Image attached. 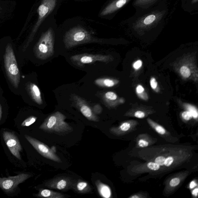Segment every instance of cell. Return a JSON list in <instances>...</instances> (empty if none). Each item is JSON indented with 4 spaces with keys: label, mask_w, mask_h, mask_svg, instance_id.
Segmentation results:
<instances>
[{
    "label": "cell",
    "mask_w": 198,
    "mask_h": 198,
    "mask_svg": "<svg viewBox=\"0 0 198 198\" xmlns=\"http://www.w3.org/2000/svg\"><path fill=\"white\" fill-rule=\"evenodd\" d=\"M184 107L186 110L191 114L192 118L195 119H197L198 113L197 109L196 107L191 104H185Z\"/></svg>",
    "instance_id": "26"
},
{
    "label": "cell",
    "mask_w": 198,
    "mask_h": 198,
    "mask_svg": "<svg viewBox=\"0 0 198 198\" xmlns=\"http://www.w3.org/2000/svg\"><path fill=\"white\" fill-rule=\"evenodd\" d=\"M144 90H144V87L141 85H138L137 86L136 89L137 93L138 94L143 93L144 92Z\"/></svg>",
    "instance_id": "36"
},
{
    "label": "cell",
    "mask_w": 198,
    "mask_h": 198,
    "mask_svg": "<svg viewBox=\"0 0 198 198\" xmlns=\"http://www.w3.org/2000/svg\"><path fill=\"white\" fill-rule=\"evenodd\" d=\"M150 83L151 88L154 90H155L158 87V83L155 78H151Z\"/></svg>",
    "instance_id": "34"
},
{
    "label": "cell",
    "mask_w": 198,
    "mask_h": 198,
    "mask_svg": "<svg viewBox=\"0 0 198 198\" xmlns=\"http://www.w3.org/2000/svg\"><path fill=\"white\" fill-rule=\"evenodd\" d=\"M137 144L140 148H144L154 143L153 140L146 134H141L137 138Z\"/></svg>",
    "instance_id": "22"
},
{
    "label": "cell",
    "mask_w": 198,
    "mask_h": 198,
    "mask_svg": "<svg viewBox=\"0 0 198 198\" xmlns=\"http://www.w3.org/2000/svg\"><path fill=\"white\" fill-rule=\"evenodd\" d=\"M4 63L8 80L15 88H18L20 82V73L12 45L8 43L5 48Z\"/></svg>",
    "instance_id": "3"
},
{
    "label": "cell",
    "mask_w": 198,
    "mask_h": 198,
    "mask_svg": "<svg viewBox=\"0 0 198 198\" xmlns=\"http://www.w3.org/2000/svg\"><path fill=\"white\" fill-rule=\"evenodd\" d=\"M180 72L181 75L185 78H188L191 75V72L187 66H183L181 67Z\"/></svg>",
    "instance_id": "29"
},
{
    "label": "cell",
    "mask_w": 198,
    "mask_h": 198,
    "mask_svg": "<svg viewBox=\"0 0 198 198\" xmlns=\"http://www.w3.org/2000/svg\"><path fill=\"white\" fill-rule=\"evenodd\" d=\"M138 124L136 121L133 120L126 121L118 127H111L110 129V131L114 135L118 136H122L134 130Z\"/></svg>",
    "instance_id": "13"
},
{
    "label": "cell",
    "mask_w": 198,
    "mask_h": 198,
    "mask_svg": "<svg viewBox=\"0 0 198 198\" xmlns=\"http://www.w3.org/2000/svg\"><path fill=\"white\" fill-rule=\"evenodd\" d=\"M56 0H43L38 9L39 19L29 36L27 42L23 47V51L26 50L29 44L32 42L35 33L44 19L54 9Z\"/></svg>",
    "instance_id": "6"
},
{
    "label": "cell",
    "mask_w": 198,
    "mask_h": 198,
    "mask_svg": "<svg viewBox=\"0 0 198 198\" xmlns=\"http://www.w3.org/2000/svg\"><path fill=\"white\" fill-rule=\"evenodd\" d=\"M95 184L99 194L102 197L110 198L111 197L112 193L109 186L99 180L95 182Z\"/></svg>",
    "instance_id": "20"
},
{
    "label": "cell",
    "mask_w": 198,
    "mask_h": 198,
    "mask_svg": "<svg viewBox=\"0 0 198 198\" xmlns=\"http://www.w3.org/2000/svg\"><path fill=\"white\" fill-rule=\"evenodd\" d=\"M3 138L7 147L12 155L19 159H21L20 152L22 150V147L17 137L13 133L4 131Z\"/></svg>",
    "instance_id": "11"
},
{
    "label": "cell",
    "mask_w": 198,
    "mask_h": 198,
    "mask_svg": "<svg viewBox=\"0 0 198 198\" xmlns=\"http://www.w3.org/2000/svg\"><path fill=\"white\" fill-rule=\"evenodd\" d=\"M193 189L192 191V195L195 197H196L197 196L198 189L197 187H195Z\"/></svg>",
    "instance_id": "39"
},
{
    "label": "cell",
    "mask_w": 198,
    "mask_h": 198,
    "mask_svg": "<svg viewBox=\"0 0 198 198\" xmlns=\"http://www.w3.org/2000/svg\"><path fill=\"white\" fill-rule=\"evenodd\" d=\"M162 169L161 166L155 162L151 161L146 163L136 165L131 169L133 173L139 174L144 172H156Z\"/></svg>",
    "instance_id": "14"
},
{
    "label": "cell",
    "mask_w": 198,
    "mask_h": 198,
    "mask_svg": "<svg viewBox=\"0 0 198 198\" xmlns=\"http://www.w3.org/2000/svg\"><path fill=\"white\" fill-rule=\"evenodd\" d=\"M167 9L164 3L161 2L148 9H137L136 13L128 21V25L137 29H148L155 26H162L167 15Z\"/></svg>",
    "instance_id": "1"
},
{
    "label": "cell",
    "mask_w": 198,
    "mask_h": 198,
    "mask_svg": "<svg viewBox=\"0 0 198 198\" xmlns=\"http://www.w3.org/2000/svg\"><path fill=\"white\" fill-rule=\"evenodd\" d=\"M92 110L93 112L96 114H101L102 111V108L101 106L98 104L95 105Z\"/></svg>",
    "instance_id": "32"
},
{
    "label": "cell",
    "mask_w": 198,
    "mask_h": 198,
    "mask_svg": "<svg viewBox=\"0 0 198 198\" xmlns=\"http://www.w3.org/2000/svg\"><path fill=\"white\" fill-rule=\"evenodd\" d=\"M97 42L87 31L80 27L72 28L65 35L64 43L66 49H70L76 45Z\"/></svg>",
    "instance_id": "5"
},
{
    "label": "cell",
    "mask_w": 198,
    "mask_h": 198,
    "mask_svg": "<svg viewBox=\"0 0 198 198\" xmlns=\"http://www.w3.org/2000/svg\"><path fill=\"white\" fill-rule=\"evenodd\" d=\"M74 182V180L68 177H56L46 182L45 186L50 189L65 191L72 189Z\"/></svg>",
    "instance_id": "12"
},
{
    "label": "cell",
    "mask_w": 198,
    "mask_h": 198,
    "mask_svg": "<svg viewBox=\"0 0 198 198\" xmlns=\"http://www.w3.org/2000/svg\"><path fill=\"white\" fill-rule=\"evenodd\" d=\"M145 193H142V192H139V193L135 194L132 196H129V198H147L148 196Z\"/></svg>",
    "instance_id": "33"
},
{
    "label": "cell",
    "mask_w": 198,
    "mask_h": 198,
    "mask_svg": "<svg viewBox=\"0 0 198 198\" xmlns=\"http://www.w3.org/2000/svg\"><path fill=\"white\" fill-rule=\"evenodd\" d=\"M27 89L32 100L37 104L41 105L43 104L40 90L36 84L29 83L27 86Z\"/></svg>",
    "instance_id": "17"
},
{
    "label": "cell",
    "mask_w": 198,
    "mask_h": 198,
    "mask_svg": "<svg viewBox=\"0 0 198 198\" xmlns=\"http://www.w3.org/2000/svg\"><path fill=\"white\" fill-rule=\"evenodd\" d=\"M197 184L196 182V181L193 180L189 184V187L190 189H193L194 188L197 186Z\"/></svg>",
    "instance_id": "37"
},
{
    "label": "cell",
    "mask_w": 198,
    "mask_h": 198,
    "mask_svg": "<svg viewBox=\"0 0 198 198\" xmlns=\"http://www.w3.org/2000/svg\"><path fill=\"white\" fill-rule=\"evenodd\" d=\"M130 1V0H114L103 10L100 14V15L101 16H104L114 13L122 8Z\"/></svg>",
    "instance_id": "16"
},
{
    "label": "cell",
    "mask_w": 198,
    "mask_h": 198,
    "mask_svg": "<svg viewBox=\"0 0 198 198\" xmlns=\"http://www.w3.org/2000/svg\"><path fill=\"white\" fill-rule=\"evenodd\" d=\"M2 106H1V104H0V121H1V118H2Z\"/></svg>",
    "instance_id": "40"
},
{
    "label": "cell",
    "mask_w": 198,
    "mask_h": 198,
    "mask_svg": "<svg viewBox=\"0 0 198 198\" xmlns=\"http://www.w3.org/2000/svg\"><path fill=\"white\" fill-rule=\"evenodd\" d=\"M138 95V96H139V97H140V98L143 99L144 100H148V95H147L146 93H144V92L143 93H141V94H139Z\"/></svg>",
    "instance_id": "38"
},
{
    "label": "cell",
    "mask_w": 198,
    "mask_h": 198,
    "mask_svg": "<svg viewBox=\"0 0 198 198\" xmlns=\"http://www.w3.org/2000/svg\"><path fill=\"white\" fill-rule=\"evenodd\" d=\"M117 98V95L112 91L107 92L104 94V101L108 104L110 102L115 101Z\"/></svg>",
    "instance_id": "25"
},
{
    "label": "cell",
    "mask_w": 198,
    "mask_h": 198,
    "mask_svg": "<svg viewBox=\"0 0 198 198\" xmlns=\"http://www.w3.org/2000/svg\"><path fill=\"white\" fill-rule=\"evenodd\" d=\"M66 117L59 111L50 114L39 126L42 131L50 134L65 135L73 131V127L65 121Z\"/></svg>",
    "instance_id": "2"
},
{
    "label": "cell",
    "mask_w": 198,
    "mask_h": 198,
    "mask_svg": "<svg viewBox=\"0 0 198 198\" xmlns=\"http://www.w3.org/2000/svg\"><path fill=\"white\" fill-rule=\"evenodd\" d=\"M37 117L34 116H30L28 117L22 123V127H28L32 125L36 121Z\"/></svg>",
    "instance_id": "28"
},
{
    "label": "cell",
    "mask_w": 198,
    "mask_h": 198,
    "mask_svg": "<svg viewBox=\"0 0 198 198\" xmlns=\"http://www.w3.org/2000/svg\"><path fill=\"white\" fill-rule=\"evenodd\" d=\"M181 116L182 118L185 121H189L192 118L191 114L187 110L182 112Z\"/></svg>",
    "instance_id": "30"
},
{
    "label": "cell",
    "mask_w": 198,
    "mask_h": 198,
    "mask_svg": "<svg viewBox=\"0 0 198 198\" xmlns=\"http://www.w3.org/2000/svg\"><path fill=\"white\" fill-rule=\"evenodd\" d=\"M31 177L28 174L22 173L8 178H0V188L6 193H11L19 184L23 183Z\"/></svg>",
    "instance_id": "9"
},
{
    "label": "cell",
    "mask_w": 198,
    "mask_h": 198,
    "mask_svg": "<svg viewBox=\"0 0 198 198\" xmlns=\"http://www.w3.org/2000/svg\"><path fill=\"white\" fill-rule=\"evenodd\" d=\"M134 117L138 118H143L146 116V114L144 111L138 110L134 113Z\"/></svg>",
    "instance_id": "31"
},
{
    "label": "cell",
    "mask_w": 198,
    "mask_h": 198,
    "mask_svg": "<svg viewBox=\"0 0 198 198\" xmlns=\"http://www.w3.org/2000/svg\"><path fill=\"white\" fill-rule=\"evenodd\" d=\"M160 2L161 0H134L133 5L136 9H146Z\"/></svg>",
    "instance_id": "19"
},
{
    "label": "cell",
    "mask_w": 198,
    "mask_h": 198,
    "mask_svg": "<svg viewBox=\"0 0 198 198\" xmlns=\"http://www.w3.org/2000/svg\"><path fill=\"white\" fill-rule=\"evenodd\" d=\"M72 189L74 191L80 193H88L91 191V188L89 183L81 179L74 180Z\"/></svg>",
    "instance_id": "18"
},
{
    "label": "cell",
    "mask_w": 198,
    "mask_h": 198,
    "mask_svg": "<svg viewBox=\"0 0 198 198\" xmlns=\"http://www.w3.org/2000/svg\"><path fill=\"white\" fill-rule=\"evenodd\" d=\"M118 83L117 80L108 78H100L94 81L95 84L101 87H112Z\"/></svg>",
    "instance_id": "23"
},
{
    "label": "cell",
    "mask_w": 198,
    "mask_h": 198,
    "mask_svg": "<svg viewBox=\"0 0 198 198\" xmlns=\"http://www.w3.org/2000/svg\"><path fill=\"white\" fill-rule=\"evenodd\" d=\"M165 159L166 158L165 157L159 154H158V155H155V157H152V161L155 162L161 166H164Z\"/></svg>",
    "instance_id": "27"
},
{
    "label": "cell",
    "mask_w": 198,
    "mask_h": 198,
    "mask_svg": "<svg viewBox=\"0 0 198 198\" xmlns=\"http://www.w3.org/2000/svg\"><path fill=\"white\" fill-rule=\"evenodd\" d=\"M188 174L189 172H182L171 178L168 183H167L165 188L166 192L170 193V192L173 191L175 189H176V188L179 186Z\"/></svg>",
    "instance_id": "15"
},
{
    "label": "cell",
    "mask_w": 198,
    "mask_h": 198,
    "mask_svg": "<svg viewBox=\"0 0 198 198\" xmlns=\"http://www.w3.org/2000/svg\"><path fill=\"white\" fill-rule=\"evenodd\" d=\"M72 99L76 107L86 118L90 121H99L100 120L98 117L93 112V110L85 100L75 94L72 95Z\"/></svg>",
    "instance_id": "10"
},
{
    "label": "cell",
    "mask_w": 198,
    "mask_h": 198,
    "mask_svg": "<svg viewBox=\"0 0 198 198\" xmlns=\"http://www.w3.org/2000/svg\"><path fill=\"white\" fill-rule=\"evenodd\" d=\"M147 121L149 125L160 135L162 136H165L166 137L170 135L169 133L168 132L164 127L152 121L151 119L148 118Z\"/></svg>",
    "instance_id": "24"
},
{
    "label": "cell",
    "mask_w": 198,
    "mask_h": 198,
    "mask_svg": "<svg viewBox=\"0 0 198 198\" xmlns=\"http://www.w3.org/2000/svg\"><path fill=\"white\" fill-rule=\"evenodd\" d=\"M111 58L110 56L88 53L74 55L70 57L72 63L80 67L84 66V65L93 63L96 62L108 63L111 60Z\"/></svg>",
    "instance_id": "8"
},
{
    "label": "cell",
    "mask_w": 198,
    "mask_h": 198,
    "mask_svg": "<svg viewBox=\"0 0 198 198\" xmlns=\"http://www.w3.org/2000/svg\"><path fill=\"white\" fill-rule=\"evenodd\" d=\"M55 39L53 30L50 28L41 36L34 48V52L37 58L46 60L54 53Z\"/></svg>",
    "instance_id": "4"
},
{
    "label": "cell",
    "mask_w": 198,
    "mask_h": 198,
    "mask_svg": "<svg viewBox=\"0 0 198 198\" xmlns=\"http://www.w3.org/2000/svg\"><path fill=\"white\" fill-rule=\"evenodd\" d=\"M38 196L46 198H64L65 196L59 192H56L46 189H41L39 190V193L37 195Z\"/></svg>",
    "instance_id": "21"
},
{
    "label": "cell",
    "mask_w": 198,
    "mask_h": 198,
    "mask_svg": "<svg viewBox=\"0 0 198 198\" xmlns=\"http://www.w3.org/2000/svg\"><path fill=\"white\" fill-rule=\"evenodd\" d=\"M142 63L141 60H138L134 63L133 64V67L135 70H138L142 67Z\"/></svg>",
    "instance_id": "35"
},
{
    "label": "cell",
    "mask_w": 198,
    "mask_h": 198,
    "mask_svg": "<svg viewBox=\"0 0 198 198\" xmlns=\"http://www.w3.org/2000/svg\"><path fill=\"white\" fill-rule=\"evenodd\" d=\"M25 138L29 142L32 146L36 150L37 152L42 156L47 159H50L53 162H61L62 160L58 155L56 154V148L54 146L50 148L37 139L29 136L25 135Z\"/></svg>",
    "instance_id": "7"
}]
</instances>
